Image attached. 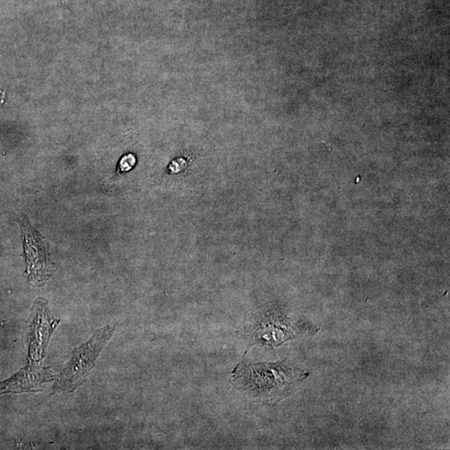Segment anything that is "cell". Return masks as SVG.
Segmentation results:
<instances>
[{
    "instance_id": "cell-1",
    "label": "cell",
    "mask_w": 450,
    "mask_h": 450,
    "mask_svg": "<svg viewBox=\"0 0 450 450\" xmlns=\"http://www.w3.org/2000/svg\"><path fill=\"white\" fill-rule=\"evenodd\" d=\"M308 376L306 372L291 363H247L241 362L233 371V383L238 390L265 401L280 400Z\"/></svg>"
},
{
    "instance_id": "cell-2",
    "label": "cell",
    "mask_w": 450,
    "mask_h": 450,
    "mask_svg": "<svg viewBox=\"0 0 450 450\" xmlns=\"http://www.w3.org/2000/svg\"><path fill=\"white\" fill-rule=\"evenodd\" d=\"M115 325H109L99 329L85 344L74 349L72 358L63 370L54 377L53 390L55 392H74L82 385L95 366L97 358L115 333Z\"/></svg>"
},
{
    "instance_id": "cell-4",
    "label": "cell",
    "mask_w": 450,
    "mask_h": 450,
    "mask_svg": "<svg viewBox=\"0 0 450 450\" xmlns=\"http://www.w3.org/2000/svg\"><path fill=\"white\" fill-rule=\"evenodd\" d=\"M25 229V253L28 263V274L32 282L42 285L51 275L52 265L50 253L45 240L28 223L23 220Z\"/></svg>"
},
{
    "instance_id": "cell-6",
    "label": "cell",
    "mask_w": 450,
    "mask_h": 450,
    "mask_svg": "<svg viewBox=\"0 0 450 450\" xmlns=\"http://www.w3.org/2000/svg\"><path fill=\"white\" fill-rule=\"evenodd\" d=\"M34 307V324L29 338V358L31 360L42 362L45 349L55 325H52L50 322L49 309L45 299L36 300Z\"/></svg>"
},
{
    "instance_id": "cell-7",
    "label": "cell",
    "mask_w": 450,
    "mask_h": 450,
    "mask_svg": "<svg viewBox=\"0 0 450 450\" xmlns=\"http://www.w3.org/2000/svg\"><path fill=\"white\" fill-rule=\"evenodd\" d=\"M136 162L137 159L135 155L126 154L119 159V164L117 166V172L119 174L128 172L135 167Z\"/></svg>"
},
{
    "instance_id": "cell-5",
    "label": "cell",
    "mask_w": 450,
    "mask_h": 450,
    "mask_svg": "<svg viewBox=\"0 0 450 450\" xmlns=\"http://www.w3.org/2000/svg\"><path fill=\"white\" fill-rule=\"evenodd\" d=\"M54 380L49 368L43 367L41 362L29 360L26 367L18 374L0 383V394L2 393L39 392L45 383Z\"/></svg>"
},
{
    "instance_id": "cell-3",
    "label": "cell",
    "mask_w": 450,
    "mask_h": 450,
    "mask_svg": "<svg viewBox=\"0 0 450 450\" xmlns=\"http://www.w3.org/2000/svg\"><path fill=\"white\" fill-rule=\"evenodd\" d=\"M251 344L278 346L298 334V327L291 319L275 313H266L253 318L249 328Z\"/></svg>"
}]
</instances>
